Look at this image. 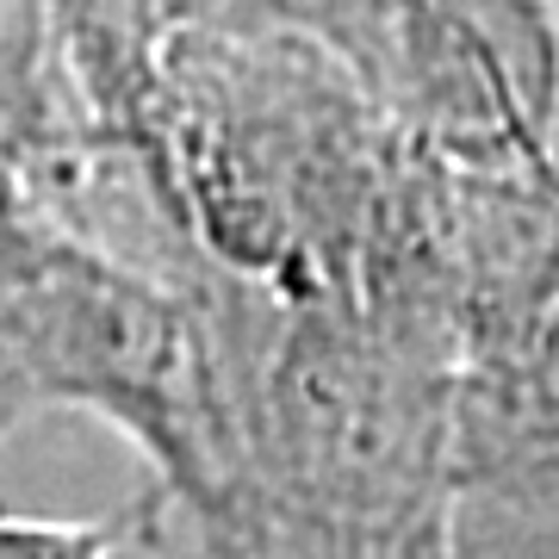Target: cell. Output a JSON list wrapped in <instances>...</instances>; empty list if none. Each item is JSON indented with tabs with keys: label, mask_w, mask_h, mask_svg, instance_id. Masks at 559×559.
<instances>
[{
	"label": "cell",
	"mask_w": 559,
	"mask_h": 559,
	"mask_svg": "<svg viewBox=\"0 0 559 559\" xmlns=\"http://www.w3.org/2000/svg\"><path fill=\"white\" fill-rule=\"evenodd\" d=\"M162 143L218 267L274 299H360L399 218L411 138L336 44L205 13L162 50Z\"/></svg>",
	"instance_id": "1"
},
{
	"label": "cell",
	"mask_w": 559,
	"mask_h": 559,
	"mask_svg": "<svg viewBox=\"0 0 559 559\" xmlns=\"http://www.w3.org/2000/svg\"><path fill=\"white\" fill-rule=\"evenodd\" d=\"M274 305L230 267L168 280L7 205V404L106 417L156 460V491L224 535L249 516V380Z\"/></svg>",
	"instance_id": "2"
},
{
	"label": "cell",
	"mask_w": 559,
	"mask_h": 559,
	"mask_svg": "<svg viewBox=\"0 0 559 559\" xmlns=\"http://www.w3.org/2000/svg\"><path fill=\"white\" fill-rule=\"evenodd\" d=\"M162 498L168 491H143L106 516H0V559H119L156 535Z\"/></svg>",
	"instance_id": "3"
},
{
	"label": "cell",
	"mask_w": 559,
	"mask_h": 559,
	"mask_svg": "<svg viewBox=\"0 0 559 559\" xmlns=\"http://www.w3.org/2000/svg\"><path fill=\"white\" fill-rule=\"evenodd\" d=\"M554 13H559V0H554ZM547 175L559 187V100H554V124H547Z\"/></svg>",
	"instance_id": "4"
}]
</instances>
